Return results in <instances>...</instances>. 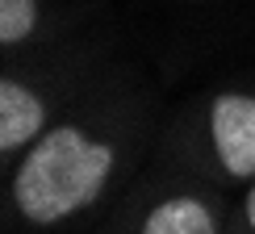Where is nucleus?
<instances>
[{"label":"nucleus","mask_w":255,"mask_h":234,"mask_svg":"<svg viewBox=\"0 0 255 234\" xmlns=\"http://www.w3.org/2000/svg\"><path fill=\"white\" fill-rule=\"evenodd\" d=\"M243 222H247V230L255 234V180H251L247 197H243Z\"/></svg>","instance_id":"obj_6"},{"label":"nucleus","mask_w":255,"mask_h":234,"mask_svg":"<svg viewBox=\"0 0 255 234\" xmlns=\"http://www.w3.org/2000/svg\"><path fill=\"white\" fill-rule=\"evenodd\" d=\"M50 101L29 80L4 76L0 80V155H25L42 134L50 130Z\"/></svg>","instance_id":"obj_3"},{"label":"nucleus","mask_w":255,"mask_h":234,"mask_svg":"<svg viewBox=\"0 0 255 234\" xmlns=\"http://www.w3.org/2000/svg\"><path fill=\"white\" fill-rule=\"evenodd\" d=\"M205 146L226 180H255V92H218L205 109Z\"/></svg>","instance_id":"obj_2"},{"label":"nucleus","mask_w":255,"mask_h":234,"mask_svg":"<svg viewBox=\"0 0 255 234\" xmlns=\"http://www.w3.org/2000/svg\"><path fill=\"white\" fill-rule=\"evenodd\" d=\"M118 163L122 151L113 138L97 134L84 121H55L13 167L8 205L25 226H63L105 197Z\"/></svg>","instance_id":"obj_1"},{"label":"nucleus","mask_w":255,"mask_h":234,"mask_svg":"<svg viewBox=\"0 0 255 234\" xmlns=\"http://www.w3.org/2000/svg\"><path fill=\"white\" fill-rule=\"evenodd\" d=\"M134 234H222V218L201 193H163L142 209Z\"/></svg>","instance_id":"obj_4"},{"label":"nucleus","mask_w":255,"mask_h":234,"mask_svg":"<svg viewBox=\"0 0 255 234\" xmlns=\"http://www.w3.org/2000/svg\"><path fill=\"white\" fill-rule=\"evenodd\" d=\"M42 21V8L38 0H0V46L4 50H17L34 38Z\"/></svg>","instance_id":"obj_5"}]
</instances>
